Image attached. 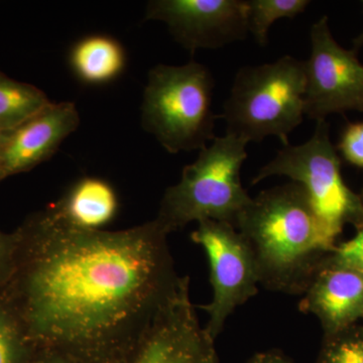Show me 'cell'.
<instances>
[{
    "label": "cell",
    "mask_w": 363,
    "mask_h": 363,
    "mask_svg": "<svg viewBox=\"0 0 363 363\" xmlns=\"http://www.w3.org/2000/svg\"><path fill=\"white\" fill-rule=\"evenodd\" d=\"M14 269L0 291L35 353L112 363L180 285L169 233L155 219L84 230L49 208L18 229Z\"/></svg>",
    "instance_id": "6da1fadb"
},
{
    "label": "cell",
    "mask_w": 363,
    "mask_h": 363,
    "mask_svg": "<svg viewBox=\"0 0 363 363\" xmlns=\"http://www.w3.org/2000/svg\"><path fill=\"white\" fill-rule=\"evenodd\" d=\"M234 226L252 250L259 284L274 292L303 295L336 248L335 236L296 182L260 192Z\"/></svg>",
    "instance_id": "7a4b0ae2"
},
{
    "label": "cell",
    "mask_w": 363,
    "mask_h": 363,
    "mask_svg": "<svg viewBox=\"0 0 363 363\" xmlns=\"http://www.w3.org/2000/svg\"><path fill=\"white\" fill-rule=\"evenodd\" d=\"M305 61L284 56L272 63L240 68L219 117L226 135L250 143L277 136L283 147L305 116Z\"/></svg>",
    "instance_id": "3957f363"
},
{
    "label": "cell",
    "mask_w": 363,
    "mask_h": 363,
    "mask_svg": "<svg viewBox=\"0 0 363 363\" xmlns=\"http://www.w3.org/2000/svg\"><path fill=\"white\" fill-rule=\"evenodd\" d=\"M247 145L234 135L216 136L194 162L184 167L180 182L162 196L156 218L167 233L209 219L235 224L252 200L240 180Z\"/></svg>",
    "instance_id": "277c9868"
},
{
    "label": "cell",
    "mask_w": 363,
    "mask_h": 363,
    "mask_svg": "<svg viewBox=\"0 0 363 363\" xmlns=\"http://www.w3.org/2000/svg\"><path fill=\"white\" fill-rule=\"evenodd\" d=\"M213 90L211 72L197 62L154 67L143 91V130L169 154L204 149L216 138Z\"/></svg>",
    "instance_id": "5b68a950"
},
{
    "label": "cell",
    "mask_w": 363,
    "mask_h": 363,
    "mask_svg": "<svg viewBox=\"0 0 363 363\" xmlns=\"http://www.w3.org/2000/svg\"><path fill=\"white\" fill-rule=\"evenodd\" d=\"M310 140L302 145H289L259 169L252 185L272 176H285L300 184L309 195L320 220L336 238L346 223L363 224V206L343 180L340 159L329 135L326 121H316Z\"/></svg>",
    "instance_id": "8992f818"
},
{
    "label": "cell",
    "mask_w": 363,
    "mask_h": 363,
    "mask_svg": "<svg viewBox=\"0 0 363 363\" xmlns=\"http://www.w3.org/2000/svg\"><path fill=\"white\" fill-rule=\"evenodd\" d=\"M191 240L204 248L209 260L213 300L199 308L209 316L205 330L216 340L236 308L259 292L257 264L247 240L229 222L200 221Z\"/></svg>",
    "instance_id": "52a82bcc"
},
{
    "label": "cell",
    "mask_w": 363,
    "mask_h": 363,
    "mask_svg": "<svg viewBox=\"0 0 363 363\" xmlns=\"http://www.w3.org/2000/svg\"><path fill=\"white\" fill-rule=\"evenodd\" d=\"M183 277L135 342L112 363H219L215 340L199 323Z\"/></svg>",
    "instance_id": "ba28073f"
},
{
    "label": "cell",
    "mask_w": 363,
    "mask_h": 363,
    "mask_svg": "<svg viewBox=\"0 0 363 363\" xmlns=\"http://www.w3.org/2000/svg\"><path fill=\"white\" fill-rule=\"evenodd\" d=\"M311 55L306 67L305 116L326 121L332 113L363 112V65L357 52L336 42L328 18L311 28Z\"/></svg>",
    "instance_id": "9c48e42d"
},
{
    "label": "cell",
    "mask_w": 363,
    "mask_h": 363,
    "mask_svg": "<svg viewBox=\"0 0 363 363\" xmlns=\"http://www.w3.org/2000/svg\"><path fill=\"white\" fill-rule=\"evenodd\" d=\"M145 20L164 23L192 54L240 42L250 33L247 0H152Z\"/></svg>",
    "instance_id": "30bf717a"
},
{
    "label": "cell",
    "mask_w": 363,
    "mask_h": 363,
    "mask_svg": "<svg viewBox=\"0 0 363 363\" xmlns=\"http://www.w3.org/2000/svg\"><path fill=\"white\" fill-rule=\"evenodd\" d=\"M80 125L73 102H51L9 133H0V162L6 178L30 171L51 159Z\"/></svg>",
    "instance_id": "8fae6325"
},
{
    "label": "cell",
    "mask_w": 363,
    "mask_h": 363,
    "mask_svg": "<svg viewBox=\"0 0 363 363\" xmlns=\"http://www.w3.org/2000/svg\"><path fill=\"white\" fill-rule=\"evenodd\" d=\"M301 311L319 319L324 336L348 328L362 319L363 274L325 259L303 294Z\"/></svg>",
    "instance_id": "7c38bea8"
},
{
    "label": "cell",
    "mask_w": 363,
    "mask_h": 363,
    "mask_svg": "<svg viewBox=\"0 0 363 363\" xmlns=\"http://www.w3.org/2000/svg\"><path fill=\"white\" fill-rule=\"evenodd\" d=\"M50 210L68 225L84 230H102L116 218L118 197L108 182L84 177L72 184Z\"/></svg>",
    "instance_id": "4fadbf2b"
},
{
    "label": "cell",
    "mask_w": 363,
    "mask_h": 363,
    "mask_svg": "<svg viewBox=\"0 0 363 363\" xmlns=\"http://www.w3.org/2000/svg\"><path fill=\"white\" fill-rule=\"evenodd\" d=\"M69 63L81 82L107 84L119 77L125 68V51L111 35H87L72 47Z\"/></svg>",
    "instance_id": "5bb4252c"
},
{
    "label": "cell",
    "mask_w": 363,
    "mask_h": 363,
    "mask_svg": "<svg viewBox=\"0 0 363 363\" xmlns=\"http://www.w3.org/2000/svg\"><path fill=\"white\" fill-rule=\"evenodd\" d=\"M51 102L44 91L0 71V133L18 128Z\"/></svg>",
    "instance_id": "9a60e30c"
},
{
    "label": "cell",
    "mask_w": 363,
    "mask_h": 363,
    "mask_svg": "<svg viewBox=\"0 0 363 363\" xmlns=\"http://www.w3.org/2000/svg\"><path fill=\"white\" fill-rule=\"evenodd\" d=\"M248 33L262 47L269 43V28L281 18H295L304 13L309 0H247Z\"/></svg>",
    "instance_id": "2e32d148"
},
{
    "label": "cell",
    "mask_w": 363,
    "mask_h": 363,
    "mask_svg": "<svg viewBox=\"0 0 363 363\" xmlns=\"http://www.w3.org/2000/svg\"><path fill=\"white\" fill-rule=\"evenodd\" d=\"M315 363H363V325L324 336Z\"/></svg>",
    "instance_id": "e0dca14e"
},
{
    "label": "cell",
    "mask_w": 363,
    "mask_h": 363,
    "mask_svg": "<svg viewBox=\"0 0 363 363\" xmlns=\"http://www.w3.org/2000/svg\"><path fill=\"white\" fill-rule=\"evenodd\" d=\"M35 354L20 325L0 302V363H30Z\"/></svg>",
    "instance_id": "ac0fdd59"
},
{
    "label": "cell",
    "mask_w": 363,
    "mask_h": 363,
    "mask_svg": "<svg viewBox=\"0 0 363 363\" xmlns=\"http://www.w3.org/2000/svg\"><path fill=\"white\" fill-rule=\"evenodd\" d=\"M338 150L346 162L363 169V121L350 123L344 128Z\"/></svg>",
    "instance_id": "d6986e66"
},
{
    "label": "cell",
    "mask_w": 363,
    "mask_h": 363,
    "mask_svg": "<svg viewBox=\"0 0 363 363\" xmlns=\"http://www.w3.org/2000/svg\"><path fill=\"white\" fill-rule=\"evenodd\" d=\"M357 229V234L350 240L336 245L330 257L336 264L363 274V224Z\"/></svg>",
    "instance_id": "ffe728a7"
},
{
    "label": "cell",
    "mask_w": 363,
    "mask_h": 363,
    "mask_svg": "<svg viewBox=\"0 0 363 363\" xmlns=\"http://www.w3.org/2000/svg\"><path fill=\"white\" fill-rule=\"evenodd\" d=\"M16 253V233H6L0 230V291L6 286L13 274Z\"/></svg>",
    "instance_id": "44dd1931"
},
{
    "label": "cell",
    "mask_w": 363,
    "mask_h": 363,
    "mask_svg": "<svg viewBox=\"0 0 363 363\" xmlns=\"http://www.w3.org/2000/svg\"><path fill=\"white\" fill-rule=\"evenodd\" d=\"M247 363H296L279 350L257 353Z\"/></svg>",
    "instance_id": "7402d4cb"
},
{
    "label": "cell",
    "mask_w": 363,
    "mask_h": 363,
    "mask_svg": "<svg viewBox=\"0 0 363 363\" xmlns=\"http://www.w3.org/2000/svg\"><path fill=\"white\" fill-rule=\"evenodd\" d=\"M30 363H77L70 358L54 353H35Z\"/></svg>",
    "instance_id": "603a6c76"
},
{
    "label": "cell",
    "mask_w": 363,
    "mask_h": 363,
    "mask_svg": "<svg viewBox=\"0 0 363 363\" xmlns=\"http://www.w3.org/2000/svg\"><path fill=\"white\" fill-rule=\"evenodd\" d=\"M363 4V2H362ZM363 45V32L360 33L359 35L353 40V51L357 52V50L359 49V48H362Z\"/></svg>",
    "instance_id": "cb8c5ba5"
},
{
    "label": "cell",
    "mask_w": 363,
    "mask_h": 363,
    "mask_svg": "<svg viewBox=\"0 0 363 363\" xmlns=\"http://www.w3.org/2000/svg\"><path fill=\"white\" fill-rule=\"evenodd\" d=\"M6 179V175H4V169H2L1 162H0V182Z\"/></svg>",
    "instance_id": "d4e9b609"
},
{
    "label": "cell",
    "mask_w": 363,
    "mask_h": 363,
    "mask_svg": "<svg viewBox=\"0 0 363 363\" xmlns=\"http://www.w3.org/2000/svg\"><path fill=\"white\" fill-rule=\"evenodd\" d=\"M359 196H360V200H362V206H363V189H362V194H360Z\"/></svg>",
    "instance_id": "484cf974"
},
{
    "label": "cell",
    "mask_w": 363,
    "mask_h": 363,
    "mask_svg": "<svg viewBox=\"0 0 363 363\" xmlns=\"http://www.w3.org/2000/svg\"><path fill=\"white\" fill-rule=\"evenodd\" d=\"M362 319L363 320V311H362Z\"/></svg>",
    "instance_id": "4316f807"
}]
</instances>
